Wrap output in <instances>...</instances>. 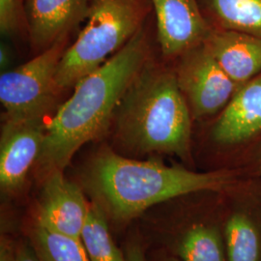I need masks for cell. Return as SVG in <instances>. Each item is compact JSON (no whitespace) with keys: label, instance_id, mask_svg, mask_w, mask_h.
I'll use <instances>...</instances> for the list:
<instances>
[{"label":"cell","instance_id":"9c48e42d","mask_svg":"<svg viewBox=\"0 0 261 261\" xmlns=\"http://www.w3.org/2000/svg\"><path fill=\"white\" fill-rule=\"evenodd\" d=\"M177 59L174 72L193 118L202 119L222 112L239 87L205 43L189 49Z\"/></svg>","mask_w":261,"mask_h":261},{"label":"cell","instance_id":"52a82bcc","mask_svg":"<svg viewBox=\"0 0 261 261\" xmlns=\"http://www.w3.org/2000/svg\"><path fill=\"white\" fill-rule=\"evenodd\" d=\"M261 137V73L243 84L211 126L208 140L222 168H237L249 147Z\"/></svg>","mask_w":261,"mask_h":261},{"label":"cell","instance_id":"277c9868","mask_svg":"<svg viewBox=\"0 0 261 261\" xmlns=\"http://www.w3.org/2000/svg\"><path fill=\"white\" fill-rule=\"evenodd\" d=\"M152 13L151 0H89L86 23L57 68L59 90L74 88L105 64L147 23Z\"/></svg>","mask_w":261,"mask_h":261},{"label":"cell","instance_id":"d6986e66","mask_svg":"<svg viewBox=\"0 0 261 261\" xmlns=\"http://www.w3.org/2000/svg\"><path fill=\"white\" fill-rule=\"evenodd\" d=\"M237 168L246 175L261 178V137L245 152Z\"/></svg>","mask_w":261,"mask_h":261},{"label":"cell","instance_id":"8992f818","mask_svg":"<svg viewBox=\"0 0 261 261\" xmlns=\"http://www.w3.org/2000/svg\"><path fill=\"white\" fill-rule=\"evenodd\" d=\"M182 208L169 233V248L182 261H227L222 192L180 196Z\"/></svg>","mask_w":261,"mask_h":261},{"label":"cell","instance_id":"cb8c5ba5","mask_svg":"<svg viewBox=\"0 0 261 261\" xmlns=\"http://www.w3.org/2000/svg\"><path fill=\"white\" fill-rule=\"evenodd\" d=\"M165 261H182L180 258H178L177 256H175V255H173V254H171V255H169L168 257H167Z\"/></svg>","mask_w":261,"mask_h":261},{"label":"cell","instance_id":"7a4b0ae2","mask_svg":"<svg viewBox=\"0 0 261 261\" xmlns=\"http://www.w3.org/2000/svg\"><path fill=\"white\" fill-rule=\"evenodd\" d=\"M238 168L204 172L168 166L156 158L140 161L103 147L81 174L84 190L116 223H126L151 206L198 192H223L242 176Z\"/></svg>","mask_w":261,"mask_h":261},{"label":"cell","instance_id":"ffe728a7","mask_svg":"<svg viewBox=\"0 0 261 261\" xmlns=\"http://www.w3.org/2000/svg\"><path fill=\"white\" fill-rule=\"evenodd\" d=\"M15 261H41L33 249L28 246H21L15 253Z\"/></svg>","mask_w":261,"mask_h":261},{"label":"cell","instance_id":"603a6c76","mask_svg":"<svg viewBox=\"0 0 261 261\" xmlns=\"http://www.w3.org/2000/svg\"><path fill=\"white\" fill-rule=\"evenodd\" d=\"M11 60V56H10L9 49L5 47L4 45L1 46V51H0V62H1V68L5 69L8 67Z\"/></svg>","mask_w":261,"mask_h":261},{"label":"cell","instance_id":"8fae6325","mask_svg":"<svg viewBox=\"0 0 261 261\" xmlns=\"http://www.w3.org/2000/svg\"><path fill=\"white\" fill-rule=\"evenodd\" d=\"M157 39L163 56L175 59L205 43L213 28L198 0H151Z\"/></svg>","mask_w":261,"mask_h":261},{"label":"cell","instance_id":"ba28073f","mask_svg":"<svg viewBox=\"0 0 261 261\" xmlns=\"http://www.w3.org/2000/svg\"><path fill=\"white\" fill-rule=\"evenodd\" d=\"M227 261H261V178L243 174L222 192Z\"/></svg>","mask_w":261,"mask_h":261},{"label":"cell","instance_id":"30bf717a","mask_svg":"<svg viewBox=\"0 0 261 261\" xmlns=\"http://www.w3.org/2000/svg\"><path fill=\"white\" fill-rule=\"evenodd\" d=\"M0 134V187L5 196L19 194L37 163L47 122L43 117L2 114Z\"/></svg>","mask_w":261,"mask_h":261},{"label":"cell","instance_id":"6da1fadb","mask_svg":"<svg viewBox=\"0 0 261 261\" xmlns=\"http://www.w3.org/2000/svg\"><path fill=\"white\" fill-rule=\"evenodd\" d=\"M151 57L145 24L118 53L75 84L73 95L47 122L35 165L41 177L64 171L77 150L111 130L123 95Z\"/></svg>","mask_w":261,"mask_h":261},{"label":"cell","instance_id":"2e32d148","mask_svg":"<svg viewBox=\"0 0 261 261\" xmlns=\"http://www.w3.org/2000/svg\"><path fill=\"white\" fill-rule=\"evenodd\" d=\"M81 240L90 261H127L112 240L108 216L93 201L88 206Z\"/></svg>","mask_w":261,"mask_h":261},{"label":"cell","instance_id":"3957f363","mask_svg":"<svg viewBox=\"0 0 261 261\" xmlns=\"http://www.w3.org/2000/svg\"><path fill=\"white\" fill-rule=\"evenodd\" d=\"M193 116L174 68L153 56L123 95L112 126L116 143L135 154H166L194 164Z\"/></svg>","mask_w":261,"mask_h":261},{"label":"cell","instance_id":"5b68a950","mask_svg":"<svg viewBox=\"0 0 261 261\" xmlns=\"http://www.w3.org/2000/svg\"><path fill=\"white\" fill-rule=\"evenodd\" d=\"M70 37L60 39L54 46L37 54L18 68L0 76L2 114L13 117H43L56 108L61 93L56 82L58 65L69 47Z\"/></svg>","mask_w":261,"mask_h":261},{"label":"cell","instance_id":"44dd1931","mask_svg":"<svg viewBox=\"0 0 261 261\" xmlns=\"http://www.w3.org/2000/svg\"><path fill=\"white\" fill-rule=\"evenodd\" d=\"M126 259L127 261H146L140 245L137 243H133L128 246Z\"/></svg>","mask_w":261,"mask_h":261},{"label":"cell","instance_id":"7c38bea8","mask_svg":"<svg viewBox=\"0 0 261 261\" xmlns=\"http://www.w3.org/2000/svg\"><path fill=\"white\" fill-rule=\"evenodd\" d=\"M89 203L83 189L55 170L43 178L36 223L57 233L81 239Z\"/></svg>","mask_w":261,"mask_h":261},{"label":"cell","instance_id":"7402d4cb","mask_svg":"<svg viewBox=\"0 0 261 261\" xmlns=\"http://www.w3.org/2000/svg\"><path fill=\"white\" fill-rule=\"evenodd\" d=\"M0 261H15V254L10 249L9 246L6 243H2L1 245V254Z\"/></svg>","mask_w":261,"mask_h":261},{"label":"cell","instance_id":"ac0fdd59","mask_svg":"<svg viewBox=\"0 0 261 261\" xmlns=\"http://www.w3.org/2000/svg\"><path fill=\"white\" fill-rule=\"evenodd\" d=\"M21 30L28 32L24 0H0V31L12 37Z\"/></svg>","mask_w":261,"mask_h":261},{"label":"cell","instance_id":"9a60e30c","mask_svg":"<svg viewBox=\"0 0 261 261\" xmlns=\"http://www.w3.org/2000/svg\"><path fill=\"white\" fill-rule=\"evenodd\" d=\"M198 3L212 28L261 36V0H198Z\"/></svg>","mask_w":261,"mask_h":261},{"label":"cell","instance_id":"4fadbf2b","mask_svg":"<svg viewBox=\"0 0 261 261\" xmlns=\"http://www.w3.org/2000/svg\"><path fill=\"white\" fill-rule=\"evenodd\" d=\"M28 35L36 55L70 37L85 21L89 0H24Z\"/></svg>","mask_w":261,"mask_h":261},{"label":"cell","instance_id":"e0dca14e","mask_svg":"<svg viewBox=\"0 0 261 261\" xmlns=\"http://www.w3.org/2000/svg\"><path fill=\"white\" fill-rule=\"evenodd\" d=\"M34 250L41 261H90L81 239L57 233L35 224Z\"/></svg>","mask_w":261,"mask_h":261},{"label":"cell","instance_id":"5bb4252c","mask_svg":"<svg viewBox=\"0 0 261 261\" xmlns=\"http://www.w3.org/2000/svg\"><path fill=\"white\" fill-rule=\"evenodd\" d=\"M205 45L238 87L260 74L261 36L213 28Z\"/></svg>","mask_w":261,"mask_h":261}]
</instances>
